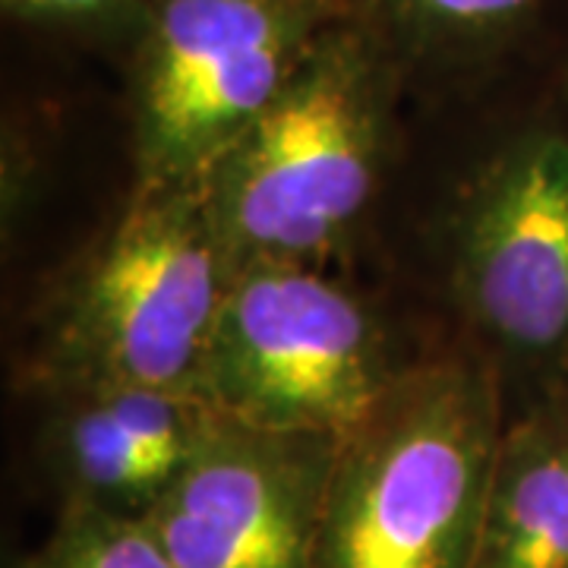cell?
I'll use <instances>...</instances> for the list:
<instances>
[{"label": "cell", "instance_id": "cell-1", "mask_svg": "<svg viewBox=\"0 0 568 568\" xmlns=\"http://www.w3.org/2000/svg\"><path fill=\"white\" fill-rule=\"evenodd\" d=\"M405 70L354 20H335L203 181L234 272L332 268L383 193Z\"/></svg>", "mask_w": 568, "mask_h": 568}, {"label": "cell", "instance_id": "cell-2", "mask_svg": "<svg viewBox=\"0 0 568 568\" xmlns=\"http://www.w3.org/2000/svg\"><path fill=\"white\" fill-rule=\"evenodd\" d=\"M234 265L200 186H133L121 215L44 287L29 320L22 386H152L200 395Z\"/></svg>", "mask_w": 568, "mask_h": 568}, {"label": "cell", "instance_id": "cell-3", "mask_svg": "<svg viewBox=\"0 0 568 568\" xmlns=\"http://www.w3.org/2000/svg\"><path fill=\"white\" fill-rule=\"evenodd\" d=\"M506 420L470 351L407 366L338 443L316 568H477Z\"/></svg>", "mask_w": 568, "mask_h": 568}, {"label": "cell", "instance_id": "cell-4", "mask_svg": "<svg viewBox=\"0 0 568 568\" xmlns=\"http://www.w3.org/2000/svg\"><path fill=\"white\" fill-rule=\"evenodd\" d=\"M443 215L446 297L508 414L568 395V111L508 126Z\"/></svg>", "mask_w": 568, "mask_h": 568}, {"label": "cell", "instance_id": "cell-5", "mask_svg": "<svg viewBox=\"0 0 568 568\" xmlns=\"http://www.w3.org/2000/svg\"><path fill=\"white\" fill-rule=\"evenodd\" d=\"M407 366L383 313L332 268L253 265L224 294L200 395L234 424L345 439Z\"/></svg>", "mask_w": 568, "mask_h": 568}, {"label": "cell", "instance_id": "cell-6", "mask_svg": "<svg viewBox=\"0 0 568 568\" xmlns=\"http://www.w3.org/2000/svg\"><path fill=\"white\" fill-rule=\"evenodd\" d=\"M342 17L345 0H152L123 51L133 186H203Z\"/></svg>", "mask_w": 568, "mask_h": 568}, {"label": "cell", "instance_id": "cell-7", "mask_svg": "<svg viewBox=\"0 0 568 568\" xmlns=\"http://www.w3.org/2000/svg\"><path fill=\"white\" fill-rule=\"evenodd\" d=\"M338 443L219 417L145 521L174 568H316Z\"/></svg>", "mask_w": 568, "mask_h": 568}, {"label": "cell", "instance_id": "cell-8", "mask_svg": "<svg viewBox=\"0 0 568 568\" xmlns=\"http://www.w3.org/2000/svg\"><path fill=\"white\" fill-rule=\"evenodd\" d=\"M215 424L219 414L196 392L73 388L41 398L36 462L58 508L145 518Z\"/></svg>", "mask_w": 568, "mask_h": 568}, {"label": "cell", "instance_id": "cell-9", "mask_svg": "<svg viewBox=\"0 0 568 568\" xmlns=\"http://www.w3.org/2000/svg\"><path fill=\"white\" fill-rule=\"evenodd\" d=\"M477 568H568V395L508 414Z\"/></svg>", "mask_w": 568, "mask_h": 568}, {"label": "cell", "instance_id": "cell-10", "mask_svg": "<svg viewBox=\"0 0 568 568\" xmlns=\"http://www.w3.org/2000/svg\"><path fill=\"white\" fill-rule=\"evenodd\" d=\"M556 0H345L407 82L465 80L515 51Z\"/></svg>", "mask_w": 568, "mask_h": 568}, {"label": "cell", "instance_id": "cell-11", "mask_svg": "<svg viewBox=\"0 0 568 568\" xmlns=\"http://www.w3.org/2000/svg\"><path fill=\"white\" fill-rule=\"evenodd\" d=\"M17 568H174L145 518L58 508L51 534Z\"/></svg>", "mask_w": 568, "mask_h": 568}, {"label": "cell", "instance_id": "cell-12", "mask_svg": "<svg viewBox=\"0 0 568 568\" xmlns=\"http://www.w3.org/2000/svg\"><path fill=\"white\" fill-rule=\"evenodd\" d=\"M7 20L126 51L152 0H0Z\"/></svg>", "mask_w": 568, "mask_h": 568}, {"label": "cell", "instance_id": "cell-13", "mask_svg": "<svg viewBox=\"0 0 568 568\" xmlns=\"http://www.w3.org/2000/svg\"><path fill=\"white\" fill-rule=\"evenodd\" d=\"M44 162H41L36 133H29L20 121L3 126V168H0V215H3V241L10 244L20 237L26 222L32 219L39 193L44 181Z\"/></svg>", "mask_w": 568, "mask_h": 568}]
</instances>
